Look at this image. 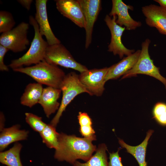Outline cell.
Wrapping results in <instances>:
<instances>
[{"instance_id": "1", "label": "cell", "mask_w": 166, "mask_h": 166, "mask_svg": "<svg viewBox=\"0 0 166 166\" xmlns=\"http://www.w3.org/2000/svg\"><path fill=\"white\" fill-rule=\"evenodd\" d=\"M96 140L59 133L54 157L58 161H65L72 165L78 159L86 162L97 150V148L92 142Z\"/></svg>"}, {"instance_id": "2", "label": "cell", "mask_w": 166, "mask_h": 166, "mask_svg": "<svg viewBox=\"0 0 166 166\" xmlns=\"http://www.w3.org/2000/svg\"><path fill=\"white\" fill-rule=\"evenodd\" d=\"M13 70L28 75L37 83L60 89L66 75L57 66L50 64L45 60L32 66Z\"/></svg>"}, {"instance_id": "3", "label": "cell", "mask_w": 166, "mask_h": 166, "mask_svg": "<svg viewBox=\"0 0 166 166\" xmlns=\"http://www.w3.org/2000/svg\"><path fill=\"white\" fill-rule=\"evenodd\" d=\"M29 22L34 30V38L27 52L21 57L11 61L8 66L13 69L22 67L23 66L36 65L44 60L49 45L42 38L39 32L38 25L33 16H29Z\"/></svg>"}, {"instance_id": "4", "label": "cell", "mask_w": 166, "mask_h": 166, "mask_svg": "<svg viewBox=\"0 0 166 166\" xmlns=\"http://www.w3.org/2000/svg\"><path fill=\"white\" fill-rule=\"evenodd\" d=\"M61 89L62 97L59 108L50 124L56 127L63 112L73 99L82 93H89L80 81L79 75L72 72L66 75L62 83Z\"/></svg>"}, {"instance_id": "5", "label": "cell", "mask_w": 166, "mask_h": 166, "mask_svg": "<svg viewBox=\"0 0 166 166\" xmlns=\"http://www.w3.org/2000/svg\"><path fill=\"white\" fill-rule=\"evenodd\" d=\"M151 40L146 39L141 44V49L138 59L133 68L127 72L121 78L136 76L138 74L148 75L158 79L163 84L166 89V79L160 73L159 68L156 66L150 57L148 48Z\"/></svg>"}, {"instance_id": "6", "label": "cell", "mask_w": 166, "mask_h": 166, "mask_svg": "<svg viewBox=\"0 0 166 166\" xmlns=\"http://www.w3.org/2000/svg\"><path fill=\"white\" fill-rule=\"evenodd\" d=\"M44 60L50 64L72 69L80 73L88 69L85 66L77 62L61 43L48 45Z\"/></svg>"}, {"instance_id": "7", "label": "cell", "mask_w": 166, "mask_h": 166, "mask_svg": "<svg viewBox=\"0 0 166 166\" xmlns=\"http://www.w3.org/2000/svg\"><path fill=\"white\" fill-rule=\"evenodd\" d=\"M29 23L22 22L11 30L2 33L0 36V45L14 53L25 50L30 44L27 38Z\"/></svg>"}, {"instance_id": "8", "label": "cell", "mask_w": 166, "mask_h": 166, "mask_svg": "<svg viewBox=\"0 0 166 166\" xmlns=\"http://www.w3.org/2000/svg\"><path fill=\"white\" fill-rule=\"evenodd\" d=\"M109 68L94 69L80 73L81 82L89 92L90 95L101 96L105 89V78Z\"/></svg>"}, {"instance_id": "9", "label": "cell", "mask_w": 166, "mask_h": 166, "mask_svg": "<svg viewBox=\"0 0 166 166\" xmlns=\"http://www.w3.org/2000/svg\"><path fill=\"white\" fill-rule=\"evenodd\" d=\"M117 18L116 16L110 17L107 15L104 19L111 34V41L108 46V51L112 52L114 55H118L120 58L122 59L124 55L128 56L135 51L134 49H127L122 43L121 37L126 29L124 27L121 26L116 23Z\"/></svg>"}, {"instance_id": "10", "label": "cell", "mask_w": 166, "mask_h": 166, "mask_svg": "<svg viewBox=\"0 0 166 166\" xmlns=\"http://www.w3.org/2000/svg\"><path fill=\"white\" fill-rule=\"evenodd\" d=\"M84 15L85 32V47L87 49L90 45L94 25L101 9L100 0H77Z\"/></svg>"}, {"instance_id": "11", "label": "cell", "mask_w": 166, "mask_h": 166, "mask_svg": "<svg viewBox=\"0 0 166 166\" xmlns=\"http://www.w3.org/2000/svg\"><path fill=\"white\" fill-rule=\"evenodd\" d=\"M47 0H36L35 7L36 12L35 19L39 28L40 34L44 36L49 45L61 43L54 34L49 25L47 12Z\"/></svg>"}, {"instance_id": "12", "label": "cell", "mask_w": 166, "mask_h": 166, "mask_svg": "<svg viewBox=\"0 0 166 166\" xmlns=\"http://www.w3.org/2000/svg\"><path fill=\"white\" fill-rule=\"evenodd\" d=\"M112 6L109 14L110 17L116 16V23L119 26H124L128 30H134L141 26V23L136 21L130 15L128 10H133V6L127 5L121 0H112Z\"/></svg>"}, {"instance_id": "13", "label": "cell", "mask_w": 166, "mask_h": 166, "mask_svg": "<svg viewBox=\"0 0 166 166\" xmlns=\"http://www.w3.org/2000/svg\"><path fill=\"white\" fill-rule=\"evenodd\" d=\"M55 1L56 8L62 15L79 27L84 28V15L77 0H57Z\"/></svg>"}, {"instance_id": "14", "label": "cell", "mask_w": 166, "mask_h": 166, "mask_svg": "<svg viewBox=\"0 0 166 166\" xmlns=\"http://www.w3.org/2000/svg\"><path fill=\"white\" fill-rule=\"evenodd\" d=\"M141 10L145 17L146 24L166 35V10L160 6L150 4L142 7Z\"/></svg>"}, {"instance_id": "15", "label": "cell", "mask_w": 166, "mask_h": 166, "mask_svg": "<svg viewBox=\"0 0 166 166\" xmlns=\"http://www.w3.org/2000/svg\"><path fill=\"white\" fill-rule=\"evenodd\" d=\"M140 51L141 50H137L109 67L105 78V81L110 79H116L132 69L136 62Z\"/></svg>"}, {"instance_id": "16", "label": "cell", "mask_w": 166, "mask_h": 166, "mask_svg": "<svg viewBox=\"0 0 166 166\" xmlns=\"http://www.w3.org/2000/svg\"><path fill=\"white\" fill-rule=\"evenodd\" d=\"M61 90L50 86L43 88L42 93L39 101L47 118L58 110L60 104L58 101Z\"/></svg>"}, {"instance_id": "17", "label": "cell", "mask_w": 166, "mask_h": 166, "mask_svg": "<svg viewBox=\"0 0 166 166\" xmlns=\"http://www.w3.org/2000/svg\"><path fill=\"white\" fill-rule=\"evenodd\" d=\"M18 124L4 128L0 131V151H3L11 144L18 141L26 140L28 136L29 132L21 129Z\"/></svg>"}, {"instance_id": "18", "label": "cell", "mask_w": 166, "mask_h": 166, "mask_svg": "<svg viewBox=\"0 0 166 166\" xmlns=\"http://www.w3.org/2000/svg\"><path fill=\"white\" fill-rule=\"evenodd\" d=\"M153 132V130H148L143 141L136 146L130 145L126 143L123 140L119 139L118 142L121 147L125 148L127 152L135 158L139 166H147L145 160L146 148L149 140Z\"/></svg>"}, {"instance_id": "19", "label": "cell", "mask_w": 166, "mask_h": 166, "mask_svg": "<svg viewBox=\"0 0 166 166\" xmlns=\"http://www.w3.org/2000/svg\"><path fill=\"white\" fill-rule=\"evenodd\" d=\"M43 88L38 83H30L26 87L20 98L21 104L30 108L37 103L41 97Z\"/></svg>"}, {"instance_id": "20", "label": "cell", "mask_w": 166, "mask_h": 166, "mask_svg": "<svg viewBox=\"0 0 166 166\" xmlns=\"http://www.w3.org/2000/svg\"><path fill=\"white\" fill-rule=\"evenodd\" d=\"M22 147L21 144L17 142L9 150L1 152L0 162L7 166H23L20 157Z\"/></svg>"}, {"instance_id": "21", "label": "cell", "mask_w": 166, "mask_h": 166, "mask_svg": "<svg viewBox=\"0 0 166 166\" xmlns=\"http://www.w3.org/2000/svg\"><path fill=\"white\" fill-rule=\"evenodd\" d=\"M107 148L104 143L99 144L95 153L87 161L82 163L76 161L72 166H109L106 153Z\"/></svg>"}, {"instance_id": "22", "label": "cell", "mask_w": 166, "mask_h": 166, "mask_svg": "<svg viewBox=\"0 0 166 166\" xmlns=\"http://www.w3.org/2000/svg\"><path fill=\"white\" fill-rule=\"evenodd\" d=\"M77 118L80 125L79 132L84 137L96 139L95 132L92 127L91 118L85 112H79Z\"/></svg>"}, {"instance_id": "23", "label": "cell", "mask_w": 166, "mask_h": 166, "mask_svg": "<svg viewBox=\"0 0 166 166\" xmlns=\"http://www.w3.org/2000/svg\"><path fill=\"white\" fill-rule=\"evenodd\" d=\"M39 133L43 143L48 148L55 149L57 148L58 144L59 133L57 132L56 127L50 124H47L44 129Z\"/></svg>"}, {"instance_id": "24", "label": "cell", "mask_w": 166, "mask_h": 166, "mask_svg": "<svg viewBox=\"0 0 166 166\" xmlns=\"http://www.w3.org/2000/svg\"><path fill=\"white\" fill-rule=\"evenodd\" d=\"M15 24L12 14L5 10L0 11V33H2L12 30Z\"/></svg>"}, {"instance_id": "25", "label": "cell", "mask_w": 166, "mask_h": 166, "mask_svg": "<svg viewBox=\"0 0 166 166\" xmlns=\"http://www.w3.org/2000/svg\"><path fill=\"white\" fill-rule=\"evenodd\" d=\"M26 122L34 131L41 132L47 124L42 120V117L30 113H25Z\"/></svg>"}, {"instance_id": "26", "label": "cell", "mask_w": 166, "mask_h": 166, "mask_svg": "<svg viewBox=\"0 0 166 166\" xmlns=\"http://www.w3.org/2000/svg\"><path fill=\"white\" fill-rule=\"evenodd\" d=\"M153 118L160 125L166 126V103L158 102L152 109Z\"/></svg>"}, {"instance_id": "27", "label": "cell", "mask_w": 166, "mask_h": 166, "mask_svg": "<svg viewBox=\"0 0 166 166\" xmlns=\"http://www.w3.org/2000/svg\"><path fill=\"white\" fill-rule=\"evenodd\" d=\"M121 148H118L116 152L109 153V166H123L119 152Z\"/></svg>"}, {"instance_id": "28", "label": "cell", "mask_w": 166, "mask_h": 166, "mask_svg": "<svg viewBox=\"0 0 166 166\" xmlns=\"http://www.w3.org/2000/svg\"><path fill=\"white\" fill-rule=\"evenodd\" d=\"M9 49L0 45V70L2 71H8V67L4 63V59L5 54Z\"/></svg>"}, {"instance_id": "29", "label": "cell", "mask_w": 166, "mask_h": 166, "mask_svg": "<svg viewBox=\"0 0 166 166\" xmlns=\"http://www.w3.org/2000/svg\"><path fill=\"white\" fill-rule=\"evenodd\" d=\"M17 1L28 10L30 9L31 4L33 2L32 0H18Z\"/></svg>"}, {"instance_id": "30", "label": "cell", "mask_w": 166, "mask_h": 166, "mask_svg": "<svg viewBox=\"0 0 166 166\" xmlns=\"http://www.w3.org/2000/svg\"><path fill=\"white\" fill-rule=\"evenodd\" d=\"M5 117L3 113L1 112L0 113V131L4 128Z\"/></svg>"}, {"instance_id": "31", "label": "cell", "mask_w": 166, "mask_h": 166, "mask_svg": "<svg viewBox=\"0 0 166 166\" xmlns=\"http://www.w3.org/2000/svg\"><path fill=\"white\" fill-rule=\"evenodd\" d=\"M154 1L158 3L161 7L166 10V0H155Z\"/></svg>"}]
</instances>
